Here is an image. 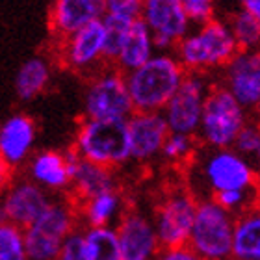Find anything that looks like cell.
<instances>
[{
	"mask_svg": "<svg viewBox=\"0 0 260 260\" xmlns=\"http://www.w3.org/2000/svg\"><path fill=\"white\" fill-rule=\"evenodd\" d=\"M240 6H242V8H245V10L249 11L251 15L255 17L256 21L260 22V0H244Z\"/></svg>",
	"mask_w": 260,
	"mask_h": 260,
	"instance_id": "cell-34",
	"label": "cell"
},
{
	"mask_svg": "<svg viewBox=\"0 0 260 260\" xmlns=\"http://www.w3.org/2000/svg\"><path fill=\"white\" fill-rule=\"evenodd\" d=\"M50 82V63L41 56H34L19 67L15 75L17 97L28 103L38 99L47 89Z\"/></svg>",
	"mask_w": 260,
	"mask_h": 260,
	"instance_id": "cell-24",
	"label": "cell"
},
{
	"mask_svg": "<svg viewBox=\"0 0 260 260\" xmlns=\"http://www.w3.org/2000/svg\"><path fill=\"white\" fill-rule=\"evenodd\" d=\"M84 234L91 260H123L115 229H84Z\"/></svg>",
	"mask_w": 260,
	"mask_h": 260,
	"instance_id": "cell-26",
	"label": "cell"
},
{
	"mask_svg": "<svg viewBox=\"0 0 260 260\" xmlns=\"http://www.w3.org/2000/svg\"><path fill=\"white\" fill-rule=\"evenodd\" d=\"M251 112L233 93L216 82L205 103L199 141L206 149H233L240 132L251 123Z\"/></svg>",
	"mask_w": 260,
	"mask_h": 260,
	"instance_id": "cell-6",
	"label": "cell"
},
{
	"mask_svg": "<svg viewBox=\"0 0 260 260\" xmlns=\"http://www.w3.org/2000/svg\"><path fill=\"white\" fill-rule=\"evenodd\" d=\"M199 138L197 136H186V134H175L171 132L166 140V145L162 149V156L166 164L171 166H186L191 164L197 152H199Z\"/></svg>",
	"mask_w": 260,
	"mask_h": 260,
	"instance_id": "cell-27",
	"label": "cell"
},
{
	"mask_svg": "<svg viewBox=\"0 0 260 260\" xmlns=\"http://www.w3.org/2000/svg\"><path fill=\"white\" fill-rule=\"evenodd\" d=\"M197 182L188 186L199 201L234 190H260V173L255 162L236 149H206L191 160Z\"/></svg>",
	"mask_w": 260,
	"mask_h": 260,
	"instance_id": "cell-1",
	"label": "cell"
},
{
	"mask_svg": "<svg viewBox=\"0 0 260 260\" xmlns=\"http://www.w3.org/2000/svg\"><path fill=\"white\" fill-rule=\"evenodd\" d=\"M233 149H236L245 158H249L251 162H256V156L260 152V126L255 121H251L249 125L240 132Z\"/></svg>",
	"mask_w": 260,
	"mask_h": 260,
	"instance_id": "cell-30",
	"label": "cell"
},
{
	"mask_svg": "<svg viewBox=\"0 0 260 260\" xmlns=\"http://www.w3.org/2000/svg\"><path fill=\"white\" fill-rule=\"evenodd\" d=\"M130 158L136 164H151L162 156L171 130L162 112H136L128 121Z\"/></svg>",
	"mask_w": 260,
	"mask_h": 260,
	"instance_id": "cell-15",
	"label": "cell"
},
{
	"mask_svg": "<svg viewBox=\"0 0 260 260\" xmlns=\"http://www.w3.org/2000/svg\"><path fill=\"white\" fill-rule=\"evenodd\" d=\"M104 15L101 0H56L49 8V26L60 43Z\"/></svg>",
	"mask_w": 260,
	"mask_h": 260,
	"instance_id": "cell-18",
	"label": "cell"
},
{
	"mask_svg": "<svg viewBox=\"0 0 260 260\" xmlns=\"http://www.w3.org/2000/svg\"><path fill=\"white\" fill-rule=\"evenodd\" d=\"M156 260H201L190 247H179V249H164Z\"/></svg>",
	"mask_w": 260,
	"mask_h": 260,
	"instance_id": "cell-33",
	"label": "cell"
},
{
	"mask_svg": "<svg viewBox=\"0 0 260 260\" xmlns=\"http://www.w3.org/2000/svg\"><path fill=\"white\" fill-rule=\"evenodd\" d=\"M125 212L126 203L119 190L106 191L78 205V216L84 229H115Z\"/></svg>",
	"mask_w": 260,
	"mask_h": 260,
	"instance_id": "cell-21",
	"label": "cell"
},
{
	"mask_svg": "<svg viewBox=\"0 0 260 260\" xmlns=\"http://www.w3.org/2000/svg\"><path fill=\"white\" fill-rule=\"evenodd\" d=\"M141 21L151 30L158 52H171L193 30L180 0H145Z\"/></svg>",
	"mask_w": 260,
	"mask_h": 260,
	"instance_id": "cell-12",
	"label": "cell"
},
{
	"mask_svg": "<svg viewBox=\"0 0 260 260\" xmlns=\"http://www.w3.org/2000/svg\"><path fill=\"white\" fill-rule=\"evenodd\" d=\"M141 13H143V2L140 0H106L103 17L125 22H138L141 21Z\"/></svg>",
	"mask_w": 260,
	"mask_h": 260,
	"instance_id": "cell-29",
	"label": "cell"
},
{
	"mask_svg": "<svg viewBox=\"0 0 260 260\" xmlns=\"http://www.w3.org/2000/svg\"><path fill=\"white\" fill-rule=\"evenodd\" d=\"M214 86L216 82L210 80V75L186 73L180 89L162 112L171 132L186 136L199 134L205 103Z\"/></svg>",
	"mask_w": 260,
	"mask_h": 260,
	"instance_id": "cell-10",
	"label": "cell"
},
{
	"mask_svg": "<svg viewBox=\"0 0 260 260\" xmlns=\"http://www.w3.org/2000/svg\"><path fill=\"white\" fill-rule=\"evenodd\" d=\"M219 78V84L253 112L260 103V50H240Z\"/></svg>",
	"mask_w": 260,
	"mask_h": 260,
	"instance_id": "cell-16",
	"label": "cell"
},
{
	"mask_svg": "<svg viewBox=\"0 0 260 260\" xmlns=\"http://www.w3.org/2000/svg\"><path fill=\"white\" fill-rule=\"evenodd\" d=\"M136 114L126 76L115 67H104L91 76L84 91V119L128 121Z\"/></svg>",
	"mask_w": 260,
	"mask_h": 260,
	"instance_id": "cell-9",
	"label": "cell"
},
{
	"mask_svg": "<svg viewBox=\"0 0 260 260\" xmlns=\"http://www.w3.org/2000/svg\"><path fill=\"white\" fill-rule=\"evenodd\" d=\"M227 24L240 50H260V22L245 8L240 6L233 11L227 17Z\"/></svg>",
	"mask_w": 260,
	"mask_h": 260,
	"instance_id": "cell-25",
	"label": "cell"
},
{
	"mask_svg": "<svg viewBox=\"0 0 260 260\" xmlns=\"http://www.w3.org/2000/svg\"><path fill=\"white\" fill-rule=\"evenodd\" d=\"M154 54H156V45L151 30L143 21H138L130 30L125 47L121 50L119 58L115 60L114 67L119 69L123 75H128L132 71L143 67L151 58H154Z\"/></svg>",
	"mask_w": 260,
	"mask_h": 260,
	"instance_id": "cell-22",
	"label": "cell"
},
{
	"mask_svg": "<svg viewBox=\"0 0 260 260\" xmlns=\"http://www.w3.org/2000/svg\"><path fill=\"white\" fill-rule=\"evenodd\" d=\"M123 260H156L164 251L152 217L138 208H126L115 225Z\"/></svg>",
	"mask_w": 260,
	"mask_h": 260,
	"instance_id": "cell-14",
	"label": "cell"
},
{
	"mask_svg": "<svg viewBox=\"0 0 260 260\" xmlns=\"http://www.w3.org/2000/svg\"><path fill=\"white\" fill-rule=\"evenodd\" d=\"M56 260H91L89 251H87L86 244V234L84 231H76L61 247V253L58 255Z\"/></svg>",
	"mask_w": 260,
	"mask_h": 260,
	"instance_id": "cell-32",
	"label": "cell"
},
{
	"mask_svg": "<svg viewBox=\"0 0 260 260\" xmlns=\"http://www.w3.org/2000/svg\"><path fill=\"white\" fill-rule=\"evenodd\" d=\"M258 173H260V168H258Z\"/></svg>",
	"mask_w": 260,
	"mask_h": 260,
	"instance_id": "cell-36",
	"label": "cell"
},
{
	"mask_svg": "<svg viewBox=\"0 0 260 260\" xmlns=\"http://www.w3.org/2000/svg\"><path fill=\"white\" fill-rule=\"evenodd\" d=\"M38 128L32 117L13 114L4 121L0 128V162L4 173H17L34 156Z\"/></svg>",
	"mask_w": 260,
	"mask_h": 260,
	"instance_id": "cell-17",
	"label": "cell"
},
{
	"mask_svg": "<svg viewBox=\"0 0 260 260\" xmlns=\"http://www.w3.org/2000/svg\"><path fill=\"white\" fill-rule=\"evenodd\" d=\"M71 154V173H73V184H71V197L80 205L84 201H89L106 191L119 190V182L115 177V171L110 168H103L97 164L86 162L80 156H76L73 149Z\"/></svg>",
	"mask_w": 260,
	"mask_h": 260,
	"instance_id": "cell-20",
	"label": "cell"
},
{
	"mask_svg": "<svg viewBox=\"0 0 260 260\" xmlns=\"http://www.w3.org/2000/svg\"><path fill=\"white\" fill-rule=\"evenodd\" d=\"M126 76L136 112H164L186 78V69L175 52H156L143 67Z\"/></svg>",
	"mask_w": 260,
	"mask_h": 260,
	"instance_id": "cell-2",
	"label": "cell"
},
{
	"mask_svg": "<svg viewBox=\"0 0 260 260\" xmlns=\"http://www.w3.org/2000/svg\"><path fill=\"white\" fill-rule=\"evenodd\" d=\"M184 10L195 28L216 19V6L210 0H184Z\"/></svg>",
	"mask_w": 260,
	"mask_h": 260,
	"instance_id": "cell-31",
	"label": "cell"
},
{
	"mask_svg": "<svg viewBox=\"0 0 260 260\" xmlns=\"http://www.w3.org/2000/svg\"><path fill=\"white\" fill-rule=\"evenodd\" d=\"M26 177L49 193H61L71 190V154L60 151L36 152L26 166Z\"/></svg>",
	"mask_w": 260,
	"mask_h": 260,
	"instance_id": "cell-19",
	"label": "cell"
},
{
	"mask_svg": "<svg viewBox=\"0 0 260 260\" xmlns=\"http://www.w3.org/2000/svg\"><path fill=\"white\" fill-rule=\"evenodd\" d=\"M253 121H255L256 125L260 126V103H258V106H256V108L253 110Z\"/></svg>",
	"mask_w": 260,
	"mask_h": 260,
	"instance_id": "cell-35",
	"label": "cell"
},
{
	"mask_svg": "<svg viewBox=\"0 0 260 260\" xmlns=\"http://www.w3.org/2000/svg\"><path fill=\"white\" fill-rule=\"evenodd\" d=\"M50 203L52 199L49 191L41 186L28 177H13L2 197V223H10L24 231L38 221Z\"/></svg>",
	"mask_w": 260,
	"mask_h": 260,
	"instance_id": "cell-13",
	"label": "cell"
},
{
	"mask_svg": "<svg viewBox=\"0 0 260 260\" xmlns=\"http://www.w3.org/2000/svg\"><path fill=\"white\" fill-rule=\"evenodd\" d=\"M233 260H260V206L236 217Z\"/></svg>",
	"mask_w": 260,
	"mask_h": 260,
	"instance_id": "cell-23",
	"label": "cell"
},
{
	"mask_svg": "<svg viewBox=\"0 0 260 260\" xmlns=\"http://www.w3.org/2000/svg\"><path fill=\"white\" fill-rule=\"evenodd\" d=\"M240 52L227 21L214 19L203 26L193 28L175 49V56L186 73H203L212 71L221 73L233 58Z\"/></svg>",
	"mask_w": 260,
	"mask_h": 260,
	"instance_id": "cell-3",
	"label": "cell"
},
{
	"mask_svg": "<svg viewBox=\"0 0 260 260\" xmlns=\"http://www.w3.org/2000/svg\"><path fill=\"white\" fill-rule=\"evenodd\" d=\"M80 229L78 205L73 197L52 199L38 221L24 229L30 260H56L67 240Z\"/></svg>",
	"mask_w": 260,
	"mask_h": 260,
	"instance_id": "cell-5",
	"label": "cell"
},
{
	"mask_svg": "<svg viewBox=\"0 0 260 260\" xmlns=\"http://www.w3.org/2000/svg\"><path fill=\"white\" fill-rule=\"evenodd\" d=\"M0 260H30L22 229L10 223L0 225Z\"/></svg>",
	"mask_w": 260,
	"mask_h": 260,
	"instance_id": "cell-28",
	"label": "cell"
},
{
	"mask_svg": "<svg viewBox=\"0 0 260 260\" xmlns=\"http://www.w3.org/2000/svg\"><path fill=\"white\" fill-rule=\"evenodd\" d=\"M236 216L216 201H199L191 229L190 247L201 260H233Z\"/></svg>",
	"mask_w": 260,
	"mask_h": 260,
	"instance_id": "cell-7",
	"label": "cell"
},
{
	"mask_svg": "<svg viewBox=\"0 0 260 260\" xmlns=\"http://www.w3.org/2000/svg\"><path fill=\"white\" fill-rule=\"evenodd\" d=\"M60 63L78 75L91 78L106 63V24L103 19L89 22L80 32L58 43Z\"/></svg>",
	"mask_w": 260,
	"mask_h": 260,
	"instance_id": "cell-11",
	"label": "cell"
},
{
	"mask_svg": "<svg viewBox=\"0 0 260 260\" xmlns=\"http://www.w3.org/2000/svg\"><path fill=\"white\" fill-rule=\"evenodd\" d=\"M199 199L186 184L171 186L156 201L152 221L164 249L188 247Z\"/></svg>",
	"mask_w": 260,
	"mask_h": 260,
	"instance_id": "cell-8",
	"label": "cell"
},
{
	"mask_svg": "<svg viewBox=\"0 0 260 260\" xmlns=\"http://www.w3.org/2000/svg\"><path fill=\"white\" fill-rule=\"evenodd\" d=\"M73 152L86 162L110 169L132 162L126 121L82 119L73 141Z\"/></svg>",
	"mask_w": 260,
	"mask_h": 260,
	"instance_id": "cell-4",
	"label": "cell"
}]
</instances>
